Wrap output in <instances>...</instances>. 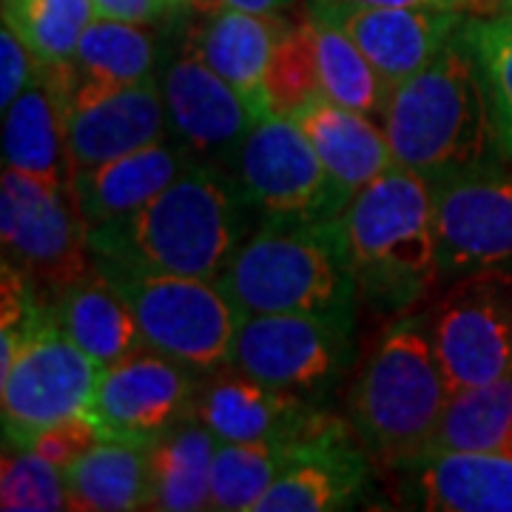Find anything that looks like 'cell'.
<instances>
[{
    "mask_svg": "<svg viewBox=\"0 0 512 512\" xmlns=\"http://www.w3.org/2000/svg\"><path fill=\"white\" fill-rule=\"evenodd\" d=\"M254 208L237 177L217 163H191L140 211L89 228L100 274L220 279L248 234Z\"/></svg>",
    "mask_w": 512,
    "mask_h": 512,
    "instance_id": "obj_1",
    "label": "cell"
},
{
    "mask_svg": "<svg viewBox=\"0 0 512 512\" xmlns=\"http://www.w3.org/2000/svg\"><path fill=\"white\" fill-rule=\"evenodd\" d=\"M461 26L421 72L393 89L382 120L396 165L433 185L507 160L487 80Z\"/></svg>",
    "mask_w": 512,
    "mask_h": 512,
    "instance_id": "obj_2",
    "label": "cell"
},
{
    "mask_svg": "<svg viewBox=\"0 0 512 512\" xmlns=\"http://www.w3.org/2000/svg\"><path fill=\"white\" fill-rule=\"evenodd\" d=\"M237 316L328 313L356 319L362 302L348 237L339 217L271 220L245 239L220 274Z\"/></svg>",
    "mask_w": 512,
    "mask_h": 512,
    "instance_id": "obj_3",
    "label": "cell"
},
{
    "mask_svg": "<svg viewBox=\"0 0 512 512\" xmlns=\"http://www.w3.org/2000/svg\"><path fill=\"white\" fill-rule=\"evenodd\" d=\"M362 302L379 313L410 311L441 279L436 191L421 174L393 165L342 211Z\"/></svg>",
    "mask_w": 512,
    "mask_h": 512,
    "instance_id": "obj_4",
    "label": "cell"
},
{
    "mask_svg": "<svg viewBox=\"0 0 512 512\" xmlns=\"http://www.w3.org/2000/svg\"><path fill=\"white\" fill-rule=\"evenodd\" d=\"M450 399L427 313H410L384 330L359 370L350 424L370 456L407 470L424 458Z\"/></svg>",
    "mask_w": 512,
    "mask_h": 512,
    "instance_id": "obj_5",
    "label": "cell"
},
{
    "mask_svg": "<svg viewBox=\"0 0 512 512\" xmlns=\"http://www.w3.org/2000/svg\"><path fill=\"white\" fill-rule=\"evenodd\" d=\"M356 319L328 313L242 316L231 362L262 384L325 404L356 359Z\"/></svg>",
    "mask_w": 512,
    "mask_h": 512,
    "instance_id": "obj_6",
    "label": "cell"
},
{
    "mask_svg": "<svg viewBox=\"0 0 512 512\" xmlns=\"http://www.w3.org/2000/svg\"><path fill=\"white\" fill-rule=\"evenodd\" d=\"M3 259L26 276L46 302L97 271L89 251V225L72 191L3 168L0 185Z\"/></svg>",
    "mask_w": 512,
    "mask_h": 512,
    "instance_id": "obj_7",
    "label": "cell"
},
{
    "mask_svg": "<svg viewBox=\"0 0 512 512\" xmlns=\"http://www.w3.org/2000/svg\"><path fill=\"white\" fill-rule=\"evenodd\" d=\"M103 276L134 311L148 348L197 373H211L231 362L239 316L217 279L157 274Z\"/></svg>",
    "mask_w": 512,
    "mask_h": 512,
    "instance_id": "obj_8",
    "label": "cell"
},
{
    "mask_svg": "<svg viewBox=\"0 0 512 512\" xmlns=\"http://www.w3.org/2000/svg\"><path fill=\"white\" fill-rule=\"evenodd\" d=\"M97 376L100 367L63 333L49 302L12 362L0 367V416L6 444L29 450L43 430L83 413Z\"/></svg>",
    "mask_w": 512,
    "mask_h": 512,
    "instance_id": "obj_9",
    "label": "cell"
},
{
    "mask_svg": "<svg viewBox=\"0 0 512 512\" xmlns=\"http://www.w3.org/2000/svg\"><path fill=\"white\" fill-rule=\"evenodd\" d=\"M430 339L450 393L490 384L512 370V268L453 279L427 311Z\"/></svg>",
    "mask_w": 512,
    "mask_h": 512,
    "instance_id": "obj_10",
    "label": "cell"
},
{
    "mask_svg": "<svg viewBox=\"0 0 512 512\" xmlns=\"http://www.w3.org/2000/svg\"><path fill=\"white\" fill-rule=\"evenodd\" d=\"M234 171L248 202L271 220L339 217L348 200L291 114H268L239 143Z\"/></svg>",
    "mask_w": 512,
    "mask_h": 512,
    "instance_id": "obj_11",
    "label": "cell"
},
{
    "mask_svg": "<svg viewBox=\"0 0 512 512\" xmlns=\"http://www.w3.org/2000/svg\"><path fill=\"white\" fill-rule=\"evenodd\" d=\"M197 387V370L146 348L100 370L83 416L100 439L148 447L174 424L191 419Z\"/></svg>",
    "mask_w": 512,
    "mask_h": 512,
    "instance_id": "obj_12",
    "label": "cell"
},
{
    "mask_svg": "<svg viewBox=\"0 0 512 512\" xmlns=\"http://www.w3.org/2000/svg\"><path fill=\"white\" fill-rule=\"evenodd\" d=\"M441 279L512 268V163L433 185Z\"/></svg>",
    "mask_w": 512,
    "mask_h": 512,
    "instance_id": "obj_13",
    "label": "cell"
},
{
    "mask_svg": "<svg viewBox=\"0 0 512 512\" xmlns=\"http://www.w3.org/2000/svg\"><path fill=\"white\" fill-rule=\"evenodd\" d=\"M370 453L350 419L328 413L262 495L254 512H328L353 507L370 484Z\"/></svg>",
    "mask_w": 512,
    "mask_h": 512,
    "instance_id": "obj_14",
    "label": "cell"
},
{
    "mask_svg": "<svg viewBox=\"0 0 512 512\" xmlns=\"http://www.w3.org/2000/svg\"><path fill=\"white\" fill-rule=\"evenodd\" d=\"M325 404L274 390L234 365L202 373L191 419L220 441H291L325 419Z\"/></svg>",
    "mask_w": 512,
    "mask_h": 512,
    "instance_id": "obj_15",
    "label": "cell"
},
{
    "mask_svg": "<svg viewBox=\"0 0 512 512\" xmlns=\"http://www.w3.org/2000/svg\"><path fill=\"white\" fill-rule=\"evenodd\" d=\"M311 15L348 32L393 89L421 72L467 20L464 12L453 9H390L350 3H311Z\"/></svg>",
    "mask_w": 512,
    "mask_h": 512,
    "instance_id": "obj_16",
    "label": "cell"
},
{
    "mask_svg": "<svg viewBox=\"0 0 512 512\" xmlns=\"http://www.w3.org/2000/svg\"><path fill=\"white\" fill-rule=\"evenodd\" d=\"M163 100L177 143L217 163L234 160L245 134L259 123L248 100L191 49L165 69Z\"/></svg>",
    "mask_w": 512,
    "mask_h": 512,
    "instance_id": "obj_17",
    "label": "cell"
},
{
    "mask_svg": "<svg viewBox=\"0 0 512 512\" xmlns=\"http://www.w3.org/2000/svg\"><path fill=\"white\" fill-rule=\"evenodd\" d=\"M72 63H37L35 80L3 111V160L26 177L69 191Z\"/></svg>",
    "mask_w": 512,
    "mask_h": 512,
    "instance_id": "obj_18",
    "label": "cell"
},
{
    "mask_svg": "<svg viewBox=\"0 0 512 512\" xmlns=\"http://www.w3.org/2000/svg\"><path fill=\"white\" fill-rule=\"evenodd\" d=\"M165 126L168 114L163 86H157L154 77L94 100L89 106H77L69 114L72 174L160 143L165 140Z\"/></svg>",
    "mask_w": 512,
    "mask_h": 512,
    "instance_id": "obj_19",
    "label": "cell"
},
{
    "mask_svg": "<svg viewBox=\"0 0 512 512\" xmlns=\"http://www.w3.org/2000/svg\"><path fill=\"white\" fill-rule=\"evenodd\" d=\"M291 117L308 134L330 180L348 202L396 165L382 123L333 103L325 94L302 103Z\"/></svg>",
    "mask_w": 512,
    "mask_h": 512,
    "instance_id": "obj_20",
    "label": "cell"
},
{
    "mask_svg": "<svg viewBox=\"0 0 512 512\" xmlns=\"http://www.w3.org/2000/svg\"><path fill=\"white\" fill-rule=\"evenodd\" d=\"M194 154L177 140L151 143L111 163L74 171L69 191L86 225L120 220L154 200L183 174Z\"/></svg>",
    "mask_w": 512,
    "mask_h": 512,
    "instance_id": "obj_21",
    "label": "cell"
},
{
    "mask_svg": "<svg viewBox=\"0 0 512 512\" xmlns=\"http://www.w3.org/2000/svg\"><path fill=\"white\" fill-rule=\"evenodd\" d=\"M404 504L433 512H512V450L444 453L407 467Z\"/></svg>",
    "mask_w": 512,
    "mask_h": 512,
    "instance_id": "obj_22",
    "label": "cell"
},
{
    "mask_svg": "<svg viewBox=\"0 0 512 512\" xmlns=\"http://www.w3.org/2000/svg\"><path fill=\"white\" fill-rule=\"evenodd\" d=\"M288 26L291 23L279 15H251L237 9L214 12L205 15V23L191 40V52L225 83H231L248 100L256 120H262L271 114L265 77L276 43L288 32Z\"/></svg>",
    "mask_w": 512,
    "mask_h": 512,
    "instance_id": "obj_23",
    "label": "cell"
},
{
    "mask_svg": "<svg viewBox=\"0 0 512 512\" xmlns=\"http://www.w3.org/2000/svg\"><path fill=\"white\" fill-rule=\"evenodd\" d=\"M57 325L100 370L146 350V336L120 291L94 271L52 302Z\"/></svg>",
    "mask_w": 512,
    "mask_h": 512,
    "instance_id": "obj_24",
    "label": "cell"
},
{
    "mask_svg": "<svg viewBox=\"0 0 512 512\" xmlns=\"http://www.w3.org/2000/svg\"><path fill=\"white\" fill-rule=\"evenodd\" d=\"M154 77V37L140 23L94 18L72 60V109Z\"/></svg>",
    "mask_w": 512,
    "mask_h": 512,
    "instance_id": "obj_25",
    "label": "cell"
},
{
    "mask_svg": "<svg viewBox=\"0 0 512 512\" xmlns=\"http://www.w3.org/2000/svg\"><path fill=\"white\" fill-rule=\"evenodd\" d=\"M220 439L197 419L174 424L148 450V507L160 512L211 510V467Z\"/></svg>",
    "mask_w": 512,
    "mask_h": 512,
    "instance_id": "obj_26",
    "label": "cell"
},
{
    "mask_svg": "<svg viewBox=\"0 0 512 512\" xmlns=\"http://www.w3.org/2000/svg\"><path fill=\"white\" fill-rule=\"evenodd\" d=\"M69 504L83 512L148 507V450L128 441L100 439L63 467Z\"/></svg>",
    "mask_w": 512,
    "mask_h": 512,
    "instance_id": "obj_27",
    "label": "cell"
},
{
    "mask_svg": "<svg viewBox=\"0 0 512 512\" xmlns=\"http://www.w3.org/2000/svg\"><path fill=\"white\" fill-rule=\"evenodd\" d=\"M510 441L512 370L495 382L456 393L441 416L424 458L444 453H487Z\"/></svg>",
    "mask_w": 512,
    "mask_h": 512,
    "instance_id": "obj_28",
    "label": "cell"
},
{
    "mask_svg": "<svg viewBox=\"0 0 512 512\" xmlns=\"http://www.w3.org/2000/svg\"><path fill=\"white\" fill-rule=\"evenodd\" d=\"M308 18L313 23L322 94L345 109L367 114L382 123L393 86L370 63V57L353 43L348 32H342L339 26L316 15H308Z\"/></svg>",
    "mask_w": 512,
    "mask_h": 512,
    "instance_id": "obj_29",
    "label": "cell"
},
{
    "mask_svg": "<svg viewBox=\"0 0 512 512\" xmlns=\"http://www.w3.org/2000/svg\"><path fill=\"white\" fill-rule=\"evenodd\" d=\"M302 439L220 441L214 453V467H211V510L254 512L262 495L274 487L276 478L291 464Z\"/></svg>",
    "mask_w": 512,
    "mask_h": 512,
    "instance_id": "obj_30",
    "label": "cell"
},
{
    "mask_svg": "<svg viewBox=\"0 0 512 512\" xmlns=\"http://www.w3.org/2000/svg\"><path fill=\"white\" fill-rule=\"evenodd\" d=\"M97 18L92 0H3V23H9L37 63H72L77 43Z\"/></svg>",
    "mask_w": 512,
    "mask_h": 512,
    "instance_id": "obj_31",
    "label": "cell"
},
{
    "mask_svg": "<svg viewBox=\"0 0 512 512\" xmlns=\"http://www.w3.org/2000/svg\"><path fill=\"white\" fill-rule=\"evenodd\" d=\"M464 35L476 49L493 100L501 151L512 163V15L498 12L464 20Z\"/></svg>",
    "mask_w": 512,
    "mask_h": 512,
    "instance_id": "obj_32",
    "label": "cell"
},
{
    "mask_svg": "<svg viewBox=\"0 0 512 512\" xmlns=\"http://www.w3.org/2000/svg\"><path fill=\"white\" fill-rule=\"evenodd\" d=\"M265 92H268L271 114H291L311 97L322 94L311 18L291 23L288 32L276 43L274 60L265 77Z\"/></svg>",
    "mask_w": 512,
    "mask_h": 512,
    "instance_id": "obj_33",
    "label": "cell"
},
{
    "mask_svg": "<svg viewBox=\"0 0 512 512\" xmlns=\"http://www.w3.org/2000/svg\"><path fill=\"white\" fill-rule=\"evenodd\" d=\"M0 507L6 512L72 510L63 467L35 450H6L0 473Z\"/></svg>",
    "mask_w": 512,
    "mask_h": 512,
    "instance_id": "obj_34",
    "label": "cell"
},
{
    "mask_svg": "<svg viewBox=\"0 0 512 512\" xmlns=\"http://www.w3.org/2000/svg\"><path fill=\"white\" fill-rule=\"evenodd\" d=\"M97 441H100L97 427H94L92 421L86 419L83 413H77V416H69V419L57 421L55 427L43 430V433L32 441L29 450H35V453H40L43 458L55 461L57 467H66V464H72L77 456H83L89 447H94Z\"/></svg>",
    "mask_w": 512,
    "mask_h": 512,
    "instance_id": "obj_35",
    "label": "cell"
},
{
    "mask_svg": "<svg viewBox=\"0 0 512 512\" xmlns=\"http://www.w3.org/2000/svg\"><path fill=\"white\" fill-rule=\"evenodd\" d=\"M0 69V106L6 111L37 74L35 55L9 23L0 29Z\"/></svg>",
    "mask_w": 512,
    "mask_h": 512,
    "instance_id": "obj_36",
    "label": "cell"
},
{
    "mask_svg": "<svg viewBox=\"0 0 512 512\" xmlns=\"http://www.w3.org/2000/svg\"><path fill=\"white\" fill-rule=\"evenodd\" d=\"M97 18L126 20V23H151L171 9L168 0H92Z\"/></svg>",
    "mask_w": 512,
    "mask_h": 512,
    "instance_id": "obj_37",
    "label": "cell"
},
{
    "mask_svg": "<svg viewBox=\"0 0 512 512\" xmlns=\"http://www.w3.org/2000/svg\"><path fill=\"white\" fill-rule=\"evenodd\" d=\"M293 0H188L191 9H197L200 15H214V12H251V15H276L285 6H291Z\"/></svg>",
    "mask_w": 512,
    "mask_h": 512,
    "instance_id": "obj_38",
    "label": "cell"
},
{
    "mask_svg": "<svg viewBox=\"0 0 512 512\" xmlns=\"http://www.w3.org/2000/svg\"><path fill=\"white\" fill-rule=\"evenodd\" d=\"M311 3H350V6H390V9H453L467 12L476 0H311Z\"/></svg>",
    "mask_w": 512,
    "mask_h": 512,
    "instance_id": "obj_39",
    "label": "cell"
},
{
    "mask_svg": "<svg viewBox=\"0 0 512 512\" xmlns=\"http://www.w3.org/2000/svg\"><path fill=\"white\" fill-rule=\"evenodd\" d=\"M476 3H487V6H498V12L501 9H510L512 0H476Z\"/></svg>",
    "mask_w": 512,
    "mask_h": 512,
    "instance_id": "obj_40",
    "label": "cell"
},
{
    "mask_svg": "<svg viewBox=\"0 0 512 512\" xmlns=\"http://www.w3.org/2000/svg\"><path fill=\"white\" fill-rule=\"evenodd\" d=\"M171 3V9H177V6H188V0H168Z\"/></svg>",
    "mask_w": 512,
    "mask_h": 512,
    "instance_id": "obj_41",
    "label": "cell"
},
{
    "mask_svg": "<svg viewBox=\"0 0 512 512\" xmlns=\"http://www.w3.org/2000/svg\"><path fill=\"white\" fill-rule=\"evenodd\" d=\"M501 12H510V15H512V6H510V9H501Z\"/></svg>",
    "mask_w": 512,
    "mask_h": 512,
    "instance_id": "obj_42",
    "label": "cell"
}]
</instances>
